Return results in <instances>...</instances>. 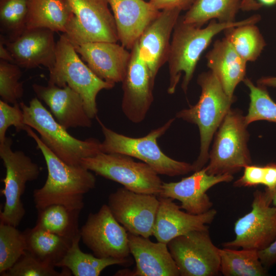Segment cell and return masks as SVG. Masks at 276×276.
Returning a JSON list of instances; mask_svg holds the SVG:
<instances>
[{
    "label": "cell",
    "mask_w": 276,
    "mask_h": 276,
    "mask_svg": "<svg viewBox=\"0 0 276 276\" xmlns=\"http://www.w3.org/2000/svg\"><path fill=\"white\" fill-rule=\"evenodd\" d=\"M25 131L36 142L48 169L44 185L33 192V200L37 210L54 204L82 210L84 205V195L96 186L95 175L81 165H69L59 158L44 144L30 127L27 126Z\"/></svg>",
    "instance_id": "cell-1"
},
{
    "label": "cell",
    "mask_w": 276,
    "mask_h": 276,
    "mask_svg": "<svg viewBox=\"0 0 276 276\" xmlns=\"http://www.w3.org/2000/svg\"><path fill=\"white\" fill-rule=\"evenodd\" d=\"M261 19L260 15L255 14L232 23H222L213 19L202 28L185 23L179 18L173 30L167 60L169 73L168 93H175L182 73L181 88L186 93L202 53L217 34L229 27L256 24Z\"/></svg>",
    "instance_id": "cell-2"
},
{
    "label": "cell",
    "mask_w": 276,
    "mask_h": 276,
    "mask_svg": "<svg viewBox=\"0 0 276 276\" xmlns=\"http://www.w3.org/2000/svg\"><path fill=\"white\" fill-rule=\"evenodd\" d=\"M197 83L201 90L197 103L176 114L177 118L196 124L199 129L200 152L192 164L194 172L203 168L208 162L212 139L236 99L227 95L211 71L201 73Z\"/></svg>",
    "instance_id": "cell-3"
},
{
    "label": "cell",
    "mask_w": 276,
    "mask_h": 276,
    "mask_svg": "<svg viewBox=\"0 0 276 276\" xmlns=\"http://www.w3.org/2000/svg\"><path fill=\"white\" fill-rule=\"evenodd\" d=\"M24 116V123L35 130L44 144L57 156L72 165H80L82 158L101 152L98 139H78L61 125L36 97L27 105L19 102Z\"/></svg>",
    "instance_id": "cell-4"
},
{
    "label": "cell",
    "mask_w": 276,
    "mask_h": 276,
    "mask_svg": "<svg viewBox=\"0 0 276 276\" xmlns=\"http://www.w3.org/2000/svg\"><path fill=\"white\" fill-rule=\"evenodd\" d=\"M175 119H169L162 126L140 137H132L116 132L98 120L104 135L101 151L121 153L137 158L149 165L158 174L173 177L188 174L193 171L192 164L169 157L157 144V140L169 129Z\"/></svg>",
    "instance_id": "cell-5"
},
{
    "label": "cell",
    "mask_w": 276,
    "mask_h": 276,
    "mask_svg": "<svg viewBox=\"0 0 276 276\" xmlns=\"http://www.w3.org/2000/svg\"><path fill=\"white\" fill-rule=\"evenodd\" d=\"M79 55L67 37L64 34L60 35L56 42L55 64L49 70L48 83L59 87L67 85L78 93L87 115L93 119L98 113V94L115 84L97 76Z\"/></svg>",
    "instance_id": "cell-6"
},
{
    "label": "cell",
    "mask_w": 276,
    "mask_h": 276,
    "mask_svg": "<svg viewBox=\"0 0 276 276\" xmlns=\"http://www.w3.org/2000/svg\"><path fill=\"white\" fill-rule=\"evenodd\" d=\"M247 126L240 111L231 108L216 133L205 167L208 174L233 175L251 164Z\"/></svg>",
    "instance_id": "cell-7"
},
{
    "label": "cell",
    "mask_w": 276,
    "mask_h": 276,
    "mask_svg": "<svg viewBox=\"0 0 276 276\" xmlns=\"http://www.w3.org/2000/svg\"><path fill=\"white\" fill-rule=\"evenodd\" d=\"M12 143L10 137L0 143V157L6 169L5 177L2 180L4 187L1 190L5 201L1 211L0 221L17 227L26 213L21 197L26 183L38 178L41 168L23 151H13Z\"/></svg>",
    "instance_id": "cell-8"
},
{
    "label": "cell",
    "mask_w": 276,
    "mask_h": 276,
    "mask_svg": "<svg viewBox=\"0 0 276 276\" xmlns=\"http://www.w3.org/2000/svg\"><path fill=\"white\" fill-rule=\"evenodd\" d=\"M80 165L136 193L158 196L162 190L163 182L153 168L144 162H135L125 154L101 152L82 158Z\"/></svg>",
    "instance_id": "cell-9"
},
{
    "label": "cell",
    "mask_w": 276,
    "mask_h": 276,
    "mask_svg": "<svg viewBox=\"0 0 276 276\" xmlns=\"http://www.w3.org/2000/svg\"><path fill=\"white\" fill-rule=\"evenodd\" d=\"M181 276H215L220 272L219 248L209 228L191 231L167 243Z\"/></svg>",
    "instance_id": "cell-10"
},
{
    "label": "cell",
    "mask_w": 276,
    "mask_h": 276,
    "mask_svg": "<svg viewBox=\"0 0 276 276\" xmlns=\"http://www.w3.org/2000/svg\"><path fill=\"white\" fill-rule=\"evenodd\" d=\"M265 190L253 194L251 210L235 223L234 240L223 247L246 248L258 251L268 246L276 239V206Z\"/></svg>",
    "instance_id": "cell-11"
},
{
    "label": "cell",
    "mask_w": 276,
    "mask_h": 276,
    "mask_svg": "<svg viewBox=\"0 0 276 276\" xmlns=\"http://www.w3.org/2000/svg\"><path fill=\"white\" fill-rule=\"evenodd\" d=\"M113 217L107 204L90 213L80 229L83 243L96 257L128 258L130 252L128 233Z\"/></svg>",
    "instance_id": "cell-12"
},
{
    "label": "cell",
    "mask_w": 276,
    "mask_h": 276,
    "mask_svg": "<svg viewBox=\"0 0 276 276\" xmlns=\"http://www.w3.org/2000/svg\"><path fill=\"white\" fill-rule=\"evenodd\" d=\"M75 15L73 27L64 34L72 43L117 42L119 37L107 0H68Z\"/></svg>",
    "instance_id": "cell-13"
},
{
    "label": "cell",
    "mask_w": 276,
    "mask_h": 276,
    "mask_svg": "<svg viewBox=\"0 0 276 276\" xmlns=\"http://www.w3.org/2000/svg\"><path fill=\"white\" fill-rule=\"evenodd\" d=\"M157 196L136 193L123 187L109 195L107 204L128 233L149 238L153 235L159 204Z\"/></svg>",
    "instance_id": "cell-14"
},
{
    "label": "cell",
    "mask_w": 276,
    "mask_h": 276,
    "mask_svg": "<svg viewBox=\"0 0 276 276\" xmlns=\"http://www.w3.org/2000/svg\"><path fill=\"white\" fill-rule=\"evenodd\" d=\"M130 59L122 81V110L133 123L143 122L153 101L154 79L141 55L138 41L131 50Z\"/></svg>",
    "instance_id": "cell-15"
},
{
    "label": "cell",
    "mask_w": 276,
    "mask_h": 276,
    "mask_svg": "<svg viewBox=\"0 0 276 276\" xmlns=\"http://www.w3.org/2000/svg\"><path fill=\"white\" fill-rule=\"evenodd\" d=\"M233 178V175L209 174L204 167L178 182H163L158 196L177 200L181 202V209L192 214H201L213 206L207 191L219 183L230 182Z\"/></svg>",
    "instance_id": "cell-16"
},
{
    "label": "cell",
    "mask_w": 276,
    "mask_h": 276,
    "mask_svg": "<svg viewBox=\"0 0 276 276\" xmlns=\"http://www.w3.org/2000/svg\"><path fill=\"white\" fill-rule=\"evenodd\" d=\"M54 32L42 28L27 29L12 41L1 39L14 62L21 68H35L43 66L50 70L56 61V42Z\"/></svg>",
    "instance_id": "cell-17"
},
{
    "label": "cell",
    "mask_w": 276,
    "mask_h": 276,
    "mask_svg": "<svg viewBox=\"0 0 276 276\" xmlns=\"http://www.w3.org/2000/svg\"><path fill=\"white\" fill-rule=\"evenodd\" d=\"M181 10L165 9L148 26L138 40L141 56L155 80L161 66L167 61L171 33Z\"/></svg>",
    "instance_id": "cell-18"
},
{
    "label": "cell",
    "mask_w": 276,
    "mask_h": 276,
    "mask_svg": "<svg viewBox=\"0 0 276 276\" xmlns=\"http://www.w3.org/2000/svg\"><path fill=\"white\" fill-rule=\"evenodd\" d=\"M74 47L82 59L99 78L114 84L122 82L131 57V52L122 45L97 41Z\"/></svg>",
    "instance_id": "cell-19"
},
{
    "label": "cell",
    "mask_w": 276,
    "mask_h": 276,
    "mask_svg": "<svg viewBox=\"0 0 276 276\" xmlns=\"http://www.w3.org/2000/svg\"><path fill=\"white\" fill-rule=\"evenodd\" d=\"M32 87L36 97L49 107L55 119L65 129L91 126L82 98L68 86L34 83Z\"/></svg>",
    "instance_id": "cell-20"
},
{
    "label": "cell",
    "mask_w": 276,
    "mask_h": 276,
    "mask_svg": "<svg viewBox=\"0 0 276 276\" xmlns=\"http://www.w3.org/2000/svg\"><path fill=\"white\" fill-rule=\"evenodd\" d=\"M159 204L153 235L157 241L167 244L170 240L191 231L208 229L217 211L211 209L201 214H192L181 210L170 198L158 197Z\"/></svg>",
    "instance_id": "cell-21"
},
{
    "label": "cell",
    "mask_w": 276,
    "mask_h": 276,
    "mask_svg": "<svg viewBox=\"0 0 276 276\" xmlns=\"http://www.w3.org/2000/svg\"><path fill=\"white\" fill-rule=\"evenodd\" d=\"M130 254L136 263L135 270L124 274L132 276H178V268L167 244L153 242L141 236L128 233Z\"/></svg>",
    "instance_id": "cell-22"
},
{
    "label": "cell",
    "mask_w": 276,
    "mask_h": 276,
    "mask_svg": "<svg viewBox=\"0 0 276 276\" xmlns=\"http://www.w3.org/2000/svg\"><path fill=\"white\" fill-rule=\"evenodd\" d=\"M113 12L119 40L131 50L160 12L144 0H107Z\"/></svg>",
    "instance_id": "cell-23"
},
{
    "label": "cell",
    "mask_w": 276,
    "mask_h": 276,
    "mask_svg": "<svg viewBox=\"0 0 276 276\" xmlns=\"http://www.w3.org/2000/svg\"><path fill=\"white\" fill-rule=\"evenodd\" d=\"M205 57L208 67L217 78L225 93L230 98L235 97L236 86L245 78L247 62L225 37L215 41Z\"/></svg>",
    "instance_id": "cell-24"
},
{
    "label": "cell",
    "mask_w": 276,
    "mask_h": 276,
    "mask_svg": "<svg viewBox=\"0 0 276 276\" xmlns=\"http://www.w3.org/2000/svg\"><path fill=\"white\" fill-rule=\"evenodd\" d=\"M74 18L68 0H28L27 29L47 28L67 35Z\"/></svg>",
    "instance_id": "cell-25"
},
{
    "label": "cell",
    "mask_w": 276,
    "mask_h": 276,
    "mask_svg": "<svg viewBox=\"0 0 276 276\" xmlns=\"http://www.w3.org/2000/svg\"><path fill=\"white\" fill-rule=\"evenodd\" d=\"M27 250L41 261L56 267L69 249L73 239L36 226L24 232Z\"/></svg>",
    "instance_id": "cell-26"
},
{
    "label": "cell",
    "mask_w": 276,
    "mask_h": 276,
    "mask_svg": "<svg viewBox=\"0 0 276 276\" xmlns=\"http://www.w3.org/2000/svg\"><path fill=\"white\" fill-rule=\"evenodd\" d=\"M80 234L75 237L63 259L56 267L66 268L75 276H99L106 267L113 265H126V259L101 258L83 252L79 247Z\"/></svg>",
    "instance_id": "cell-27"
},
{
    "label": "cell",
    "mask_w": 276,
    "mask_h": 276,
    "mask_svg": "<svg viewBox=\"0 0 276 276\" xmlns=\"http://www.w3.org/2000/svg\"><path fill=\"white\" fill-rule=\"evenodd\" d=\"M242 0H196L182 17L186 24L201 27L209 21L232 23L240 10Z\"/></svg>",
    "instance_id": "cell-28"
},
{
    "label": "cell",
    "mask_w": 276,
    "mask_h": 276,
    "mask_svg": "<svg viewBox=\"0 0 276 276\" xmlns=\"http://www.w3.org/2000/svg\"><path fill=\"white\" fill-rule=\"evenodd\" d=\"M81 210L54 204L37 210L35 226L68 238L80 234L79 218Z\"/></svg>",
    "instance_id": "cell-29"
},
{
    "label": "cell",
    "mask_w": 276,
    "mask_h": 276,
    "mask_svg": "<svg viewBox=\"0 0 276 276\" xmlns=\"http://www.w3.org/2000/svg\"><path fill=\"white\" fill-rule=\"evenodd\" d=\"M220 272L224 276H266L268 273L260 261L258 251L241 248H219Z\"/></svg>",
    "instance_id": "cell-30"
},
{
    "label": "cell",
    "mask_w": 276,
    "mask_h": 276,
    "mask_svg": "<svg viewBox=\"0 0 276 276\" xmlns=\"http://www.w3.org/2000/svg\"><path fill=\"white\" fill-rule=\"evenodd\" d=\"M254 24H244L225 29L224 37L246 62L256 61L266 45L259 28Z\"/></svg>",
    "instance_id": "cell-31"
},
{
    "label": "cell",
    "mask_w": 276,
    "mask_h": 276,
    "mask_svg": "<svg viewBox=\"0 0 276 276\" xmlns=\"http://www.w3.org/2000/svg\"><path fill=\"white\" fill-rule=\"evenodd\" d=\"M28 0H0L1 31L4 39L12 41L27 29Z\"/></svg>",
    "instance_id": "cell-32"
},
{
    "label": "cell",
    "mask_w": 276,
    "mask_h": 276,
    "mask_svg": "<svg viewBox=\"0 0 276 276\" xmlns=\"http://www.w3.org/2000/svg\"><path fill=\"white\" fill-rule=\"evenodd\" d=\"M26 250L24 232L0 221V275L11 267Z\"/></svg>",
    "instance_id": "cell-33"
},
{
    "label": "cell",
    "mask_w": 276,
    "mask_h": 276,
    "mask_svg": "<svg viewBox=\"0 0 276 276\" xmlns=\"http://www.w3.org/2000/svg\"><path fill=\"white\" fill-rule=\"evenodd\" d=\"M243 82L249 90L250 98L248 112L244 116L246 124L248 126L260 120L276 123V103L269 95L266 87L255 85L246 78Z\"/></svg>",
    "instance_id": "cell-34"
},
{
    "label": "cell",
    "mask_w": 276,
    "mask_h": 276,
    "mask_svg": "<svg viewBox=\"0 0 276 276\" xmlns=\"http://www.w3.org/2000/svg\"><path fill=\"white\" fill-rule=\"evenodd\" d=\"M55 267L49 265L32 255L28 251L1 276H70L71 272L66 268L61 271L55 270Z\"/></svg>",
    "instance_id": "cell-35"
},
{
    "label": "cell",
    "mask_w": 276,
    "mask_h": 276,
    "mask_svg": "<svg viewBox=\"0 0 276 276\" xmlns=\"http://www.w3.org/2000/svg\"><path fill=\"white\" fill-rule=\"evenodd\" d=\"M20 68L15 63L0 60V96L3 101L14 104L22 97L24 89L20 81Z\"/></svg>",
    "instance_id": "cell-36"
},
{
    "label": "cell",
    "mask_w": 276,
    "mask_h": 276,
    "mask_svg": "<svg viewBox=\"0 0 276 276\" xmlns=\"http://www.w3.org/2000/svg\"><path fill=\"white\" fill-rule=\"evenodd\" d=\"M13 126L17 132L25 131L27 125L24 123V116L19 102L12 105L0 100V143L6 139L9 127Z\"/></svg>",
    "instance_id": "cell-37"
},
{
    "label": "cell",
    "mask_w": 276,
    "mask_h": 276,
    "mask_svg": "<svg viewBox=\"0 0 276 276\" xmlns=\"http://www.w3.org/2000/svg\"><path fill=\"white\" fill-rule=\"evenodd\" d=\"M242 176L234 183L236 187L256 186L264 184L266 167L249 165L244 168Z\"/></svg>",
    "instance_id": "cell-38"
},
{
    "label": "cell",
    "mask_w": 276,
    "mask_h": 276,
    "mask_svg": "<svg viewBox=\"0 0 276 276\" xmlns=\"http://www.w3.org/2000/svg\"><path fill=\"white\" fill-rule=\"evenodd\" d=\"M196 0H150L151 4L157 10L178 8L189 9Z\"/></svg>",
    "instance_id": "cell-39"
},
{
    "label": "cell",
    "mask_w": 276,
    "mask_h": 276,
    "mask_svg": "<svg viewBox=\"0 0 276 276\" xmlns=\"http://www.w3.org/2000/svg\"><path fill=\"white\" fill-rule=\"evenodd\" d=\"M259 258L264 267L276 264V239L266 248L258 251Z\"/></svg>",
    "instance_id": "cell-40"
},
{
    "label": "cell",
    "mask_w": 276,
    "mask_h": 276,
    "mask_svg": "<svg viewBox=\"0 0 276 276\" xmlns=\"http://www.w3.org/2000/svg\"><path fill=\"white\" fill-rule=\"evenodd\" d=\"M276 5V0H242L240 10L244 11L257 10L263 6Z\"/></svg>",
    "instance_id": "cell-41"
},
{
    "label": "cell",
    "mask_w": 276,
    "mask_h": 276,
    "mask_svg": "<svg viewBox=\"0 0 276 276\" xmlns=\"http://www.w3.org/2000/svg\"><path fill=\"white\" fill-rule=\"evenodd\" d=\"M266 172L264 184L266 189L272 190L276 187V163L265 165Z\"/></svg>",
    "instance_id": "cell-42"
},
{
    "label": "cell",
    "mask_w": 276,
    "mask_h": 276,
    "mask_svg": "<svg viewBox=\"0 0 276 276\" xmlns=\"http://www.w3.org/2000/svg\"><path fill=\"white\" fill-rule=\"evenodd\" d=\"M0 59L2 60L14 63L11 55L1 39H0Z\"/></svg>",
    "instance_id": "cell-43"
},
{
    "label": "cell",
    "mask_w": 276,
    "mask_h": 276,
    "mask_svg": "<svg viewBox=\"0 0 276 276\" xmlns=\"http://www.w3.org/2000/svg\"><path fill=\"white\" fill-rule=\"evenodd\" d=\"M257 84L264 87H276V77H263L258 80Z\"/></svg>",
    "instance_id": "cell-44"
},
{
    "label": "cell",
    "mask_w": 276,
    "mask_h": 276,
    "mask_svg": "<svg viewBox=\"0 0 276 276\" xmlns=\"http://www.w3.org/2000/svg\"><path fill=\"white\" fill-rule=\"evenodd\" d=\"M265 190L267 192L271 198L272 205L276 206V187L272 190H268L266 189Z\"/></svg>",
    "instance_id": "cell-45"
}]
</instances>
